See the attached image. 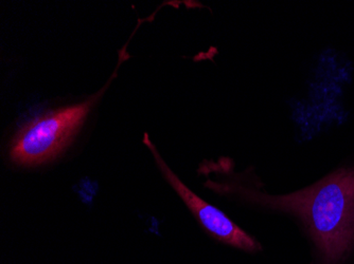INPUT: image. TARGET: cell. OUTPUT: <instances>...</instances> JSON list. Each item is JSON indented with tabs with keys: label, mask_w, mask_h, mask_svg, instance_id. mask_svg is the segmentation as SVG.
I'll return each instance as SVG.
<instances>
[{
	"label": "cell",
	"mask_w": 354,
	"mask_h": 264,
	"mask_svg": "<svg viewBox=\"0 0 354 264\" xmlns=\"http://www.w3.org/2000/svg\"><path fill=\"white\" fill-rule=\"evenodd\" d=\"M248 201L294 214L304 224L317 253V264H344L354 249V168H342L310 187L268 196L232 186Z\"/></svg>",
	"instance_id": "obj_1"
},
{
	"label": "cell",
	"mask_w": 354,
	"mask_h": 264,
	"mask_svg": "<svg viewBox=\"0 0 354 264\" xmlns=\"http://www.w3.org/2000/svg\"><path fill=\"white\" fill-rule=\"evenodd\" d=\"M109 83L84 102L53 109L24 125L10 144L11 162L21 167H37L61 156L106 91Z\"/></svg>",
	"instance_id": "obj_2"
},
{
	"label": "cell",
	"mask_w": 354,
	"mask_h": 264,
	"mask_svg": "<svg viewBox=\"0 0 354 264\" xmlns=\"http://www.w3.org/2000/svg\"><path fill=\"white\" fill-rule=\"evenodd\" d=\"M143 143L154 156L157 167L162 172L167 182L180 196V199L186 204L191 214L194 216L209 235H212L214 239L222 243L227 244L248 253H256L261 250V245L252 236L239 227L224 212H221L218 208L214 207L212 204L207 203L201 196L194 194L190 188L183 183L180 179L173 172L160 154L157 152L156 147L149 138L148 134H145Z\"/></svg>",
	"instance_id": "obj_3"
}]
</instances>
